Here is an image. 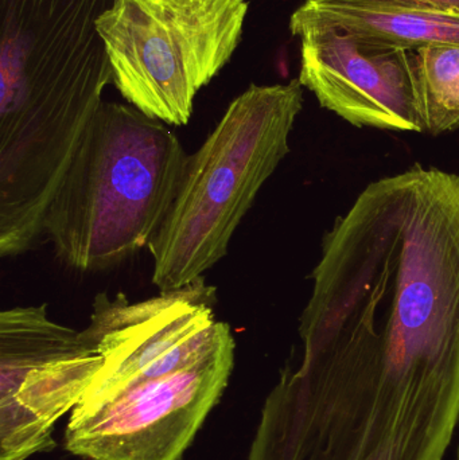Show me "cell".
I'll list each match as a JSON object with an SVG mask.
<instances>
[{
  "mask_svg": "<svg viewBox=\"0 0 459 460\" xmlns=\"http://www.w3.org/2000/svg\"><path fill=\"white\" fill-rule=\"evenodd\" d=\"M298 364L267 397L302 460H444L459 421V175L369 183L323 237Z\"/></svg>",
  "mask_w": 459,
  "mask_h": 460,
  "instance_id": "obj_1",
  "label": "cell"
},
{
  "mask_svg": "<svg viewBox=\"0 0 459 460\" xmlns=\"http://www.w3.org/2000/svg\"><path fill=\"white\" fill-rule=\"evenodd\" d=\"M119 0H0V181L58 188L112 84L100 18Z\"/></svg>",
  "mask_w": 459,
  "mask_h": 460,
  "instance_id": "obj_2",
  "label": "cell"
},
{
  "mask_svg": "<svg viewBox=\"0 0 459 460\" xmlns=\"http://www.w3.org/2000/svg\"><path fill=\"white\" fill-rule=\"evenodd\" d=\"M186 158L167 124L102 102L49 205L43 238L73 270L118 268L158 234Z\"/></svg>",
  "mask_w": 459,
  "mask_h": 460,
  "instance_id": "obj_3",
  "label": "cell"
},
{
  "mask_svg": "<svg viewBox=\"0 0 459 460\" xmlns=\"http://www.w3.org/2000/svg\"><path fill=\"white\" fill-rule=\"evenodd\" d=\"M302 108L298 78L252 84L229 104L204 145L188 155L174 204L148 245L159 291L205 278L226 256L259 191L290 153Z\"/></svg>",
  "mask_w": 459,
  "mask_h": 460,
  "instance_id": "obj_4",
  "label": "cell"
},
{
  "mask_svg": "<svg viewBox=\"0 0 459 460\" xmlns=\"http://www.w3.org/2000/svg\"><path fill=\"white\" fill-rule=\"evenodd\" d=\"M247 0H119L97 23L112 84L167 126H186L197 93L239 48Z\"/></svg>",
  "mask_w": 459,
  "mask_h": 460,
  "instance_id": "obj_5",
  "label": "cell"
},
{
  "mask_svg": "<svg viewBox=\"0 0 459 460\" xmlns=\"http://www.w3.org/2000/svg\"><path fill=\"white\" fill-rule=\"evenodd\" d=\"M236 342L226 338L199 361L132 384L73 410L65 447L89 460H181L228 386Z\"/></svg>",
  "mask_w": 459,
  "mask_h": 460,
  "instance_id": "obj_6",
  "label": "cell"
},
{
  "mask_svg": "<svg viewBox=\"0 0 459 460\" xmlns=\"http://www.w3.org/2000/svg\"><path fill=\"white\" fill-rule=\"evenodd\" d=\"M102 358L83 332L50 319L46 305L0 314V460L56 447L57 421L83 399Z\"/></svg>",
  "mask_w": 459,
  "mask_h": 460,
  "instance_id": "obj_7",
  "label": "cell"
},
{
  "mask_svg": "<svg viewBox=\"0 0 459 460\" xmlns=\"http://www.w3.org/2000/svg\"><path fill=\"white\" fill-rule=\"evenodd\" d=\"M216 288L205 278L142 302H129L124 294L97 295L83 335L102 364L75 410L182 369L217 348L232 332L216 318Z\"/></svg>",
  "mask_w": 459,
  "mask_h": 460,
  "instance_id": "obj_8",
  "label": "cell"
},
{
  "mask_svg": "<svg viewBox=\"0 0 459 460\" xmlns=\"http://www.w3.org/2000/svg\"><path fill=\"white\" fill-rule=\"evenodd\" d=\"M301 40L298 80L321 107L355 127L423 134L414 51L339 27L290 22Z\"/></svg>",
  "mask_w": 459,
  "mask_h": 460,
  "instance_id": "obj_9",
  "label": "cell"
},
{
  "mask_svg": "<svg viewBox=\"0 0 459 460\" xmlns=\"http://www.w3.org/2000/svg\"><path fill=\"white\" fill-rule=\"evenodd\" d=\"M290 22L329 24L363 40L411 51L431 45L459 46V13L422 0H305Z\"/></svg>",
  "mask_w": 459,
  "mask_h": 460,
  "instance_id": "obj_10",
  "label": "cell"
},
{
  "mask_svg": "<svg viewBox=\"0 0 459 460\" xmlns=\"http://www.w3.org/2000/svg\"><path fill=\"white\" fill-rule=\"evenodd\" d=\"M414 61L423 134L457 131L459 46H425L414 50Z\"/></svg>",
  "mask_w": 459,
  "mask_h": 460,
  "instance_id": "obj_11",
  "label": "cell"
},
{
  "mask_svg": "<svg viewBox=\"0 0 459 460\" xmlns=\"http://www.w3.org/2000/svg\"><path fill=\"white\" fill-rule=\"evenodd\" d=\"M422 2L447 13H459V0H422Z\"/></svg>",
  "mask_w": 459,
  "mask_h": 460,
  "instance_id": "obj_12",
  "label": "cell"
},
{
  "mask_svg": "<svg viewBox=\"0 0 459 460\" xmlns=\"http://www.w3.org/2000/svg\"><path fill=\"white\" fill-rule=\"evenodd\" d=\"M457 460H459V447H458V456H457Z\"/></svg>",
  "mask_w": 459,
  "mask_h": 460,
  "instance_id": "obj_13",
  "label": "cell"
}]
</instances>
